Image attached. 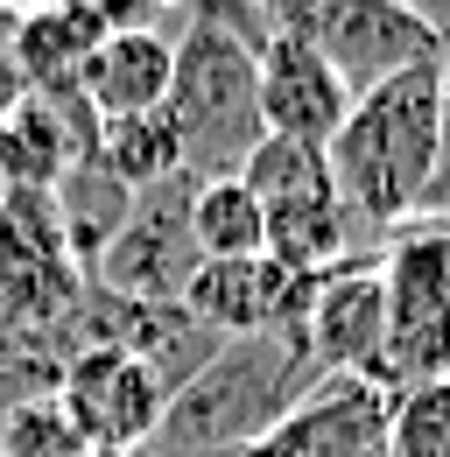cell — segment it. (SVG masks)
I'll list each match as a JSON object with an SVG mask.
<instances>
[{
    "label": "cell",
    "mask_w": 450,
    "mask_h": 457,
    "mask_svg": "<svg viewBox=\"0 0 450 457\" xmlns=\"http://www.w3.org/2000/svg\"><path fill=\"white\" fill-rule=\"evenodd\" d=\"M388 457H450V380H422L388 401Z\"/></svg>",
    "instance_id": "obj_16"
},
{
    "label": "cell",
    "mask_w": 450,
    "mask_h": 457,
    "mask_svg": "<svg viewBox=\"0 0 450 457\" xmlns=\"http://www.w3.org/2000/svg\"><path fill=\"white\" fill-rule=\"evenodd\" d=\"M437 155H444V63L401 71L388 85L359 92L352 113L324 148L338 183V204L352 226H401L415 204L437 190Z\"/></svg>",
    "instance_id": "obj_1"
},
{
    "label": "cell",
    "mask_w": 450,
    "mask_h": 457,
    "mask_svg": "<svg viewBox=\"0 0 450 457\" xmlns=\"http://www.w3.org/2000/svg\"><path fill=\"white\" fill-rule=\"evenodd\" d=\"M92 268H99L106 295H120V303H176L183 282L204 268L197 239H190V176L134 197V212L120 219V232L99 246Z\"/></svg>",
    "instance_id": "obj_7"
},
{
    "label": "cell",
    "mask_w": 450,
    "mask_h": 457,
    "mask_svg": "<svg viewBox=\"0 0 450 457\" xmlns=\"http://www.w3.org/2000/svg\"><path fill=\"white\" fill-rule=\"evenodd\" d=\"M225 457H310V451H303V436L281 422L275 436H261V444H239V451H225Z\"/></svg>",
    "instance_id": "obj_19"
},
{
    "label": "cell",
    "mask_w": 450,
    "mask_h": 457,
    "mask_svg": "<svg viewBox=\"0 0 450 457\" xmlns=\"http://www.w3.org/2000/svg\"><path fill=\"white\" fill-rule=\"evenodd\" d=\"M268 21L303 36L352 85V99L401 71L444 63V43L422 21V7H394V0H288V7H268Z\"/></svg>",
    "instance_id": "obj_5"
},
{
    "label": "cell",
    "mask_w": 450,
    "mask_h": 457,
    "mask_svg": "<svg viewBox=\"0 0 450 457\" xmlns=\"http://www.w3.org/2000/svg\"><path fill=\"white\" fill-rule=\"evenodd\" d=\"M112 29H155L148 7H85V0H56L21 14V71H29V99L36 106H85V63Z\"/></svg>",
    "instance_id": "obj_11"
},
{
    "label": "cell",
    "mask_w": 450,
    "mask_h": 457,
    "mask_svg": "<svg viewBox=\"0 0 450 457\" xmlns=\"http://www.w3.org/2000/svg\"><path fill=\"white\" fill-rule=\"evenodd\" d=\"M261 36H268V14L197 7L183 21L162 113L183 141V176L190 183L239 176L246 155L268 141V127H261Z\"/></svg>",
    "instance_id": "obj_2"
},
{
    "label": "cell",
    "mask_w": 450,
    "mask_h": 457,
    "mask_svg": "<svg viewBox=\"0 0 450 457\" xmlns=\"http://www.w3.org/2000/svg\"><path fill=\"white\" fill-rule=\"evenodd\" d=\"M239 183L254 190V204L261 212H288V204H317V197H331V162H324V148H296V141H261L254 155H246V170Z\"/></svg>",
    "instance_id": "obj_15"
},
{
    "label": "cell",
    "mask_w": 450,
    "mask_h": 457,
    "mask_svg": "<svg viewBox=\"0 0 450 457\" xmlns=\"http://www.w3.org/2000/svg\"><path fill=\"white\" fill-rule=\"evenodd\" d=\"M380 338H388V288H380V261H338L331 275L310 282L303 345H310L317 380H338V373L373 380V366H380Z\"/></svg>",
    "instance_id": "obj_9"
},
{
    "label": "cell",
    "mask_w": 450,
    "mask_h": 457,
    "mask_svg": "<svg viewBox=\"0 0 450 457\" xmlns=\"http://www.w3.org/2000/svg\"><path fill=\"white\" fill-rule=\"evenodd\" d=\"M169 71H176V43L162 29H112L85 63V113L92 120H141L169 106Z\"/></svg>",
    "instance_id": "obj_12"
},
{
    "label": "cell",
    "mask_w": 450,
    "mask_h": 457,
    "mask_svg": "<svg viewBox=\"0 0 450 457\" xmlns=\"http://www.w3.org/2000/svg\"><path fill=\"white\" fill-rule=\"evenodd\" d=\"M0 457H92V444L56 408V395H29L0 415Z\"/></svg>",
    "instance_id": "obj_17"
},
{
    "label": "cell",
    "mask_w": 450,
    "mask_h": 457,
    "mask_svg": "<svg viewBox=\"0 0 450 457\" xmlns=\"http://www.w3.org/2000/svg\"><path fill=\"white\" fill-rule=\"evenodd\" d=\"M29 106V71H21V7L0 0V120Z\"/></svg>",
    "instance_id": "obj_18"
},
{
    "label": "cell",
    "mask_w": 450,
    "mask_h": 457,
    "mask_svg": "<svg viewBox=\"0 0 450 457\" xmlns=\"http://www.w3.org/2000/svg\"><path fill=\"white\" fill-rule=\"evenodd\" d=\"M92 457H141V451H92Z\"/></svg>",
    "instance_id": "obj_20"
},
{
    "label": "cell",
    "mask_w": 450,
    "mask_h": 457,
    "mask_svg": "<svg viewBox=\"0 0 450 457\" xmlns=\"http://www.w3.org/2000/svg\"><path fill=\"white\" fill-rule=\"evenodd\" d=\"M380 288H388V338L373 387H422L450 380V219H415L394 232L380 253Z\"/></svg>",
    "instance_id": "obj_4"
},
{
    "label": "cell",
    "mask_w": 450,
    "mask_h": 457,
    "mask_svg": "<svg viewBox=\"0 0 450 457\" xmlns=\"http://www.w3.org/2000/svg\"><path fill=\"white\" fill-rule=\"evenodd\" d=\"M56 408L78 422V436L92 451H148V436L169 408V387L141 352L92 338L56 373Z\"/></svg>",
    "instance_id": "obj_6"
},
{
    "label": "cell",
    "mask_w": 450,
    "mask_h": 457,
    "mask_svg": "<svg viewBox=\"0 0 450 457\" xmlns=\"http://www.w3.org/2000/svg\"><path fill=\"white\" fill-rule=\"evenodd\" d=\"M92 170L112 176L127 197H148V190H162V183L183 176V141H176L169 113L99 120V134H92Z\"/></svg>",
    "instance_id": "obj_13"
},
{
    "label": "cell",
    "mask_w": 450,
    "mask_h": 457,
    "mask_svg": "<svg viewBox=\"0 0 450 457\" xmlns=\"http://www.w3.org/2000/svg\"><path fill=\"white\" fill-rule=\"evenodd\" d=\"M212 338H275V331H303V310H310V275H288L268 253H246V261H204L183 295H176Z\"/></svg>",
    "instance_id": "obj_8"
},
{
    "label": "cell",
    "mask_w": 450,
    "mask_h": 457,
    "mask_svg": "<svg viewBox=\"0 0 450 457\" xmlns=\"http://www.w3.org/2000/svg\"><path fill=\"white\" fill-rule=\"evenodd\" d=\"M190 239H197V261H246V253H268V212L254 204V190H246L239 176L190 183Z\"/></svg>",
    "instance_id": "obj_14"
},
{
    "label": "cell",
    "mask_w": 450,
    "mask_h": 457,
    "mask_svg": "<svg viewBox=\"0 0 450 457\" xmlns=\"http://www.w3.org/2000/svg\"><path fill=\"white\" fill-rule=\"evenodd\" d=\"M345 113H352V85L303 36L268 21V36H261V127L296 148H331Z\"/></svg>",
    "instance_id": "obj_10"
},
{
    "label": "cell",
    "mask_w": 450,
    "mask_h": 457,
    "mask_svg": "<svg viewBox=\"0 0 450 457\" xmlns=\"http://www.w3.org/2000/svg\"><path fill=\"white\" fill-rule=\"evenodd\" d=\"M310 387H317V366L303 331L232 338L169 395L141 457H225L239 444H261L303 408Z\"/></svg>",
    "instance_id": "obj_3"
}]
</instances>
